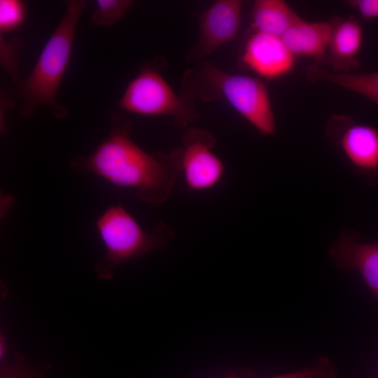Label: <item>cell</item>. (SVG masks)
I'll return each instance as SVG.
<instances>
[{
    "mask_svg": "<svg viewBox=\"0 0 378 378\" xmlns=\"http://www.w3.org/2000/svg\"><path fill=\"white\" fill-rule=\"evenodd\" d=\"M337 269L357 270L378 302V242L362 243L356 234L345 230L330 246Z\"/></svg>",
    "mask_w": 378,
    "mask_h": 378,
    "instance_id": "cell-10",
    "label": "cell"
},
{
    "mask_svg": "<svg viewBox=\"0 0 378 378\" xmlns=\"http://www.w3.org/2000/svg\"><path fill=\"white\" fill-rule=\"evenodd\" d=\"M96 228L105 246V253L95 265L97 275L111 279L115 269L124 262L163 247L174 236L162 223L146 232L122 206H112L96 221Z\"/></svg>",
    "mask_w": 378,
    "mask_h": 378,
    "instance_id": "cell-4",
    "label": "cell"
},
{
    "mask_svg": "<svg viewBox=\"0 0 378 378\" xmlns=\"http://www.w3.org/2000/svg\"><path fill=\"white\" fill-rule=\"evenodd\" d=\"M328 133L357 172L378 174V129L340 116L332 120Z\"/></svg>",
    "mask_w": 378,
    "mask_h": 378,
    "instance_id": "cell-7",
    "label": "cell"
},
{
    "mask_svg": "<svg viewBox=\"0 0 378 378\" xmlns=\"http://www.w3.org/2000/svg\"><path fill=\"white\" fill-rule=\"evenodd\" d=\"M269 378H336V370L330 360L322 356L309 367Z\"/></svg>",
    "mask_w": 378,
    "mask_h": 378,
    "instance_id": "cell-18",
    "label": "cell"
},
{
    "mask_svg": "<svg viewBox=\"0 0 378 378\" xmlns=\"http://www.w3.org/2000/svg\"><path fill=\"white\" fill-rule=\"evenodd\" d=\"M251 18L254 31L282 37L301 18L282 0L254 1Z\"/></svg>",
    "mask_w": 378,
    "mask_h": 378,
    "instance_id": "cell-13",
    "label": "cell"
},
{
    "mask_svg": "<svg viewBox=\"0 0 378 378\" xmlns=\"http://www.w3.org/2000/svg\"><path fill=\"white\" fill-rule=\"evenodd\" d=\"M243 2L240 0L215 1L200 18L199 41L190 57L210 55L233 40L239 31Z\"/></svg>",
    "mask_w": 378,
    "mask_h": 378,
    "instance_id": "cell-8",
    "label": "cell"
},
{
    "mask_svg": "<svg viewBox=\"0 0 378 378\" xmlns=\"http://www.w3.org/2000/svg\"><path fill=\"white\" fill-rule=\"evenodd\" d=\"M306 75L311 81L337 85L363 96L378 105V71L366 74L335 72L314 64L307 67Z\"/></svg>",
    "mask_w": 378,
    "mask_h": 378,
    "instance_id": "cell-14",
    "label": "cell"
},
{
    "mask_svg": "<svg viewBox=\"0 0 378 378\" xmlns=\"http://www.w3.org/2000/svg\"><path fill=\"white\" fill-rule=\"evenodd\" d=\"M118 106L146 116H169L178 127H187L197 117L192 102L178 96L153 64H144L130 82Z\"/></svg>",
    "mask_w": 378,
    "mask_h": 378,
    "instance_id": "cell-5",
    "label": "cell"
},
{
    "mask_svg": "<svg viewBox=\"0 0 378 378\" xmlns=\"http://www.w3.org/2000/svg\"><path fill=\"white\" fill-rule=\"evenodd\" d=\"M214 137L207 131L189 128L183 137V146L178 148L181 172L188 188L200 192L216 187L222 180L225 167L213 152Z\"/></svg>",
    "mask_w": 378,
    "mask_h": 378,
    "instance_id": "cell-6",
    "label": "cell"
},
{
    "mask_svg": "<svg viewBox=\"0 0 378 378\" xmlns=\"http://www.w3.org/2000/svg\"><path fill=\"white\" fill-rule=\"evenodd\" d=\"M111 123L108 135L94 150L73 156L71 167L76 173H93L117 186L134 189L151 205L162 204L181 172L178 149L169 154L148 153L131 138L130 120L113 114Z\"/></svg>",
    "mask_w": 378,
    "mask_h": 378,
    "instance_id": "cell-1",
    "label": "cell"
},
{
    "mask_svg": "<svg viewBox=\"0 0 378 378\" xmlns=\"http://www.w3.org/2000/svg\"><path fill=\"white\" fill-rule=\"evenodd\" d=\"M332 27V21L307 22L301 18L281 38L295 57L321 59L328 52Z\"/></svg>",
    "mask_w": 378,
    "mask_h": 378,
    "instance_id": "cell-12",
    "label": "cell"
},
{
    "mask_svg": "<svg viewBox=\"0 0 378 378\" xmlns=\"http://www.w3.org/2000/svg\"><path fill=\"white\" fill-rule=\"evenodd\" d=\"M25 4L19 0L0 1L1 34L13 31L20 28L26 20Z\"/></svg>",
    "mask_w": 378,
    "mask_h": 378,
    "instance_id": "cell-16",
    "label": "cell"
},
{
    "mask_svg": "<svg viewBox=\"0 0 378 378\" xmlns=\"http://www.w3.org/2000/svg\"><path fill=\"white\" fill-rule=\"evenodd\" d=\"M22 41L19 38L8 42L1 36V66L15 83L20 79L18 74V64Z\"/></svg>",
    "mask_w": 378,
    "mask_h": 378,
    "instance_id": "cell-17",
    "label": "cell"
},
{
    "mask_svg": "<svg viewBox=\"0 0 378 378\" xmlns=\"http://www.w3.org/2000/svg\"><path fill=\"white\" fill-rule=\"evenodd\" d=\"M132 4L129 0H97L91 22L94 26L109 27L120 20Z\"/></svg>",
    "mask_w": 378,
    "mask_h": 378,
    "instance_id": "cell-15",
    "label": "cell"
},
{
    "mask_svg": "<svg viewBox=\"0 0 378 378\" xmlns=\"http://www.w3.org/2000/svg\"><path fill=\"white\" fill-rule=\"evenodd\" d=\"M241 62L257 76L273 80L292 71L295 57L282 38L254 31L244 46Z\"/></svg>",
    "mask_w": 378,
    "mask_h": 378,
    "instance_id": "cell-9",
    "label": "cell"
},
{
    "mask_svg": "<svg viewBox=\"0 0 378 378\" xmlns=\"http://www.w3.org/2000/svg\"><path fill=\"white\" fill-rule=\"evenodd\" d=\"M328 52L335 72H349L359 66L358 55L363 41L360 24L352 17L332 21Z\"/></svg>",
    "mask_w": 378,
    "mask_h": 378,
    "instance_id": "cell-11",
    "label": "cell"
},
{
    "mask_svg": "<svg viewBox=\"0 0 378 378\" xmlns=\"http://www.w3.org/2000/svg\"><path fill=\"white\" fill-rule=\"evenodd\" d=\"M181 96L190 101L199 98L227 102L262 134L273 135L276 132L267 88L258 78L230 74L204 62L186 71Z\"/></svg>",
    "mask_w": 378,
    "mask_h": 378,
    "instance_id": "cell-2",
    "label": "cell"
},
{
    "mask_svg": "<svg viewBox=\"0 0 378 378\" xmlns=\"http://www.w3.org/2000/svg\"><path fill=\"white\" fill-rule=\"evenodd\" d=\"M46 368L33 367L25 359L18 358L1 368L0 378H43Z\"/></svg>",
    "mask_w": 378,
    "mask_h": 378,
    "instance_id": "cell-19",
    "label": "cell"
},
{
    "mask_svg": "<svg viewBox=\"0 0 378 378\" xmlns=\"http://www.w3.org/2000/svg\"><path fill=\"white\" fill-rule=\"evenodd\" d=\"M346 4L363 18H378V0H349Z\"/></svg>",
    "mask_w": 378,
    "mask_h": 378,
    "instance_id": "cell-20",
    "label": "cell"
},
{
    "mask_svg": "<svg viewBox=\"0 0 378 378\" xmlns=\"http://www.w3.org/2000/svg\"><path fill=\"white\" fill-rule=\"evenodd\" d=\"M64 15L46 43L30 74L20 79L15 90L22 102L19 113L31 116L40 106L48 108L57 118L66 117L69 110L57 100V94L68 67L76 27L86 2L66 1Z\"/></svg>",
    "mask_w": 378,
    "mask_h": 378,
    "instance_id": "cell-3",
    "label": "cell"
}]
</instances>
